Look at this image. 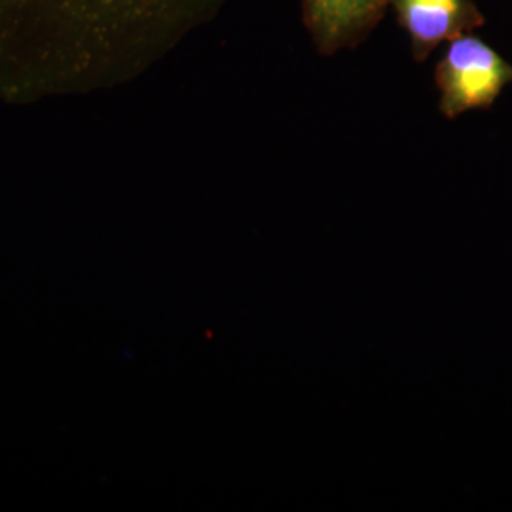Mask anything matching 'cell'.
I'll return each instance as SVG.
<instances>
[{"instance_id":"1","label":"cell","mask_w":512,"mask_h":512,"mask_svg":"<svg viewBox=\"0 0 512 512\" xmlns=\"http://www.w3.org/2000/svg\"><path fill=\"white\" fill-rule=\"evenodd\" d=\"M228 0H0V101L109 92L148 73Z\"/></svg>"},{"instance_id":"2","label":"cell","mask_w":512,"mask_h":512,"mask_svg":"<svg viewBox=\"0 0 512 512\" xmlns=\"http://www.w3.org/2000/svg\"><path fill=\"white\" fill-rule=\"evenodd\" d=\"M440 112L454 120L476 109H490L512 82V65L490 44L473 35H461L448 48L435 69Z\"/></svg>"},{"instance_id":"3","label":"cell","mask_w":512,"mask_h":512,"mask_svg":"<svg viewBox=\"0 0 512 512\" xmlns=\"http://www.w3.org/2000/svg\"><path fill=\"white\" fill-rule=\"evenodd\" d=\"M410 40V52L421 63L442 42L467 35L484 25L473 0H391Z\"/></svg>"},{"instance_id":"4","label":"cell","mask_w":512,"mask_h":512,"mask_svg":"<svg viewBox=\"0 0 512 512\" xmlns=\"http://www.w3.org/2000/svg\"><path fill=\"white\" fill-rule=\"evenodd\" d=\"M391 0H302V18L317 52L332 55L361 44L384 19Z\"/></svg>"}]
</instances>
